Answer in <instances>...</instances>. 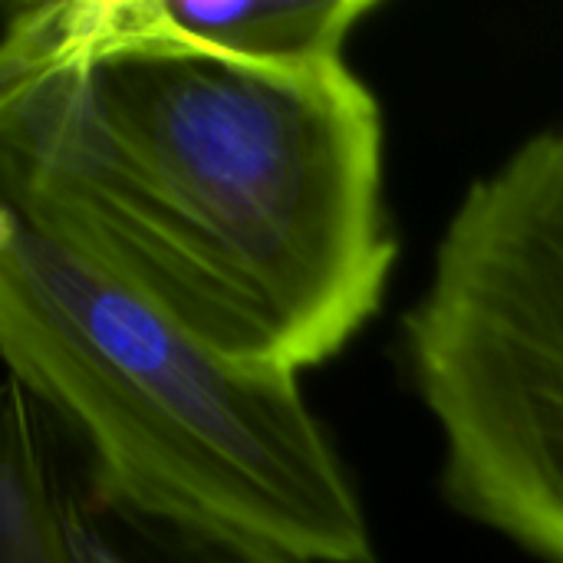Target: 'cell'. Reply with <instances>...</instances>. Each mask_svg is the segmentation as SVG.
I'll return each instance as SVG.
<instances>
[{
	"label": "cell",
	"instance_id": "cell-2",
	"mask_svg": "<svg viewBox=\"0 0 563 563\" xmlns=\"http://www.w3.org/2000/svg\"><path fill=\"white\" fill-rule=\"evenodd\" d=\"M0 353L92 459V495L297 563H373L300 376L247 369L0 211Z\"/></svg>",
	"mask_w": 563,
	"mask_h": 563
},
{
	"label": "cell",
	"instance_id": "cell-6",
	"mask_svg": "<svg viewBox=\"0 0 563 563\" xmlns=\"http://www.w3.org/2000/svg\"><path fill=\"white\" fill-rule=\"evenodd\" d=\"M73 563H297L274 551L175 521L125 511L92 495L76 501Z\"/></svg>",
	"mask_w": 563,
	"mask_h": 563
},
{
	"label": "cell",
	"instance_id": "cell-1",
	"mask_svg": "<svg viewBox=\"0 0 563 563\" xmlns=\"http://www.w3.org/2000/svg\"><path fill=\"white\" fill-rule=\"evenodd\" d=\"M3 208L214 356L284 376L379 310L383 112L350 63L0 43Z\"/></svg>",
	"mask_w": 563,
	"mask_h": 563
},
{
	"label": "cell",
	"instance_id": "cell-5",
	"mask_svg": "<svg viewBox=\"0 0 563 563\" xmlns=\"http://www.w3.org/2000/svg\"><path fill=\"white\" fill-rule=\"evenodd\" d=\"M33 396L7 376L0 563H73L76 501L56 495L43 442L33 426Z\"/></svg>",
	"mask_w": 563,
	"mask_h": 563
},
{
	"label": "cell",
	"instance_id": "cell-4",
	"mask_svg": "<svg viewBox=\"0 0 563 563\" xmlns=\"http://www.w3.org/2000/svg\"><path fill=\"white\" fill-rule=\"evenodd\" d=\"M373 0H46L7 20V40L43 46L168 43L254 66L346 63V40Z\"/></svg>",
	"mask_w": 563,
	"mask_h": 563
},
{
	"label": "cell",
	"instance_id": "cell-3",
	"mask_svg": "<svg viewBox=\"0 0 563 563\" xmlns=\"http://www.w3.org/2000/svg\"><path fill=\"white\" fill-rule=\"evenodd\" d=\"M406 356L455 508L563 563V122L468 185Z\"/></svg>",
	"mask_w": 563,
	"mask_h": 563
}]
</instances>
